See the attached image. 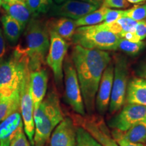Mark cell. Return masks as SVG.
<instances>
[{
	"instance_id": "28",
	"label": "cell",
	"mask_w": 146,
	"mask_h": 146,
	"mask_svg": "<svg viewBox=\"0 0 146 146\" xmlns=\"http://www.w3.org/2000/svg\"><path fill=\"white\" fill-rule=\"evenodd\" d=\"M116 23L119 25L120 27V29L122 31V35L120 37L126 33L128 32H133L135 33V27L137 25V22L133 21L130 18L128 17H123L120 19H118Z\"/></svg>"
},
{
	"instance_id": "8",
	"label": "cell",
	"mask_w": 146,
	"mask_h": 146,
	"mask_svg": "<svg viewBox=\"0 0 146 146\" xmlns=\"http://www.w3.org/2000/svg\"><path fill=\"white\" fill-rule=\"evenodd\" d=\"M72 119L74 125L85 129L102 146H119L110 133L102 116L94 114L88 116L75 114L72 115Z\"/></svg>"
},
{
	"instance_id": "35",
	"label": "cell",
	"mask_w": 146,
	"mask_h": 146,
	"mask_svg": "<svg viewBox=\"0 0 146 146\" xmlns=\"http://www.w3.org/2000/svg\"><path fill=\"white\" fill-rule=\"evenodd\" d=\"M115 140L119 146H146L144 143H131V142L127 141L123 139H116Z\"/></svg>"
},
{
	"instance_id": "30",
	"label": "cell",
	"mask_w": 146,
	"mask_h": 146,
	"mask_svg": "<svg viewBox=\"0 0 146 146\" xmlns=\"http://www.w3.org/2000/svg\"><path fill=\"white\" fill-rule=\"evenodd\" d=\"M123 17H125V10L108 9L104 22L106 24L113 23Z\"/></svg>"
},
{
	"instance_id": "25",
	"label": "cell",
	"mask_w": 146,
	"mask_h": 146,
	"mask_svg": "<svg viewBox=\"0 0 146 146\" xmlns=\"http://www.w3.org/2000/svg\"><path fill=\"white\" fill-rule=\"evenodd\" d=\"M32 14L33 18H37L41 14H46L53 5V0H25Z\"/></svg>"
},
{
	"instance_id": "32",
	"label": "cell",
	"mask_w": 146,
	"mask_h": 146,
	"mask_svg": "<svg viewBox=\"0 0 146 146\" xmlns=\"http://www.w3.org/2000/svg\"><path fill=\"white\" fill-rule=\"evenodd\" d=\"M135 33L138 36L140 41H143L146 38V20L139 21L137 23Z\"/></svg>"
},
{
	"instance_id": "2",
	"label": "cell",
	"mask_w": 146,
	"mask_h": 146,
	"mask_svg": "<svg viewBox=\"0 0 146 146\" xmlns=\"http://www.w3.org/2000/svg\"><path fill=\"white\" fill-rule=\"evenodd\" d=\"M24 32L23 41L16 45V48L27 56L29 70L43 67L50 45V33L46 23L32 18Z\"/></svg>"
},
{
	"instance_id": "16",
	"label": "cell",
	"mask_w": 146,
	"mask_h": 146,
	"mask_svg": "<svg viewBox=\"0 0 146 146\" xmlns=\"http://www.w3.org/2000/svg\"><path fill=\"white\" fill-rule=\"evenodd\" d=\"M21 128H24L21 111L12 113L0 122V146H10L12 138Z\"/></svg>"
},
{
	"instance_id": "34",
	"label": "cell",
	"mask_w": 146,
	"mask_h": 146,
	"mask_svg": "<svg viewBox=\"0 0 146 146\" xmlns=\"http://www.w3.org/2000/svg\"><path fill=\"white\" fill-rule=\"evenodd\" d=\"M5 53H6V45H5V38L0 28V62L4 59Z\"/></svg>"
},
{
	"instance_id": "20",
	"label": "cell",
	"mask_w": 146,
	"mask_h": 146,
	"mask_svg": "<svg viewBox=\"0 0 146 146\" xmlns=\"http://www.w3.org/2000/svg\"><path fill=\"white\" fill-rule=\"evenodd\" d=\"M1 6L5 11L7 15L17 21L25 29L33 18L25 0L18 1L12 3L2 2Z\"/></svg>"
},
{
	"instance_id": "11",
	"label": "cell",
	"mask_w": 146,
	"mask_h": 146,
	"mask_svg": "<svg viewBox=\"0 0 146 146\" xmlns=\"http://www.w3.org/2000/svg\"><path fill=\"white\" fill-rule=\"evenodd\" d=\"M146 120V106L142 105L127 104L120 112L109 121L108 125L113 129L125 131L141 121Z\"/></svg>"
},
{
	"instance_id": "29",
	"label": "cell",
	"mask_w": 146,
	"mask_h": 146,
	"mask_svg": "<svg viewBox=\"0 0 146 146\" xmlns=\"http://www.w3.org/2000/svg\"><path fill=\"white\" fill-rule=\"evenodd\" d=\"M10 146H32L25 134L24 128L18 130L11 141Z\"/></svg>"
},
{
	"instance_id": "5",
	"label": "cell",
	"mask_w": 146,
	"mask_h": 146,
	"mask_svg": "<svg viewBox=\"0 0 146 146\" xmlns=\"http://www.w3.org/2000/svg\"><path fill=\"white\" fill-rule=\"evenodd\" d=\"M120 36L108 30L104 24L80 27L76 29L72 41L75 45L102 51L116 50Z\"/></svg>"
},
{
	"instance_id": "10",
	"label": "cell",
	"mask_w": 146,
	"mask_h": 146,
	"mask_svg": "<svg viewBox=\"0 0 146 146\" xmlns=\"http://www.w3.org/2000/svg\"><path fill=\"white\" fill-rule=\"evenodd\" d=\"M29 68L26 71L20 91V108L23 121L24 131L32 146H34V106L29 85Z\"/></svg>"
},
{
	"instance_id": "33",
	"label": "cell",
	"mask_w": 146,
	"mask_h": 146,
	"mask_svg": "<svg viewBox=\"0 0 146 146\" xmlns=\"http://www.w3.org/2000/svg\"><path fill=\"white\" fill-rule=\"evenodd\" d=\"M135 72L138 77L146 79V58L138 65Z\"/></svg>"
},
{
	"instance_id": "23",
	"label": "cell",
	"mask_w": 146,
	"mask_h": 146,
	"mask_svg": "<svg viewBox=\"0 0 146 146\" xmlns=\"http://www.w3.org/2000/svg\"><path fill=\"white\" fill-rule=\"evenodd\" d=\"M17 111H21L20 93H16L10 98L0 101V122Z\"/></svg>"
},
{
	"instance_id": "22",
	"label": "cell",
	"mask_w": 146,
	"mask_h": 146,
	"mask_svg": "<svg viewBox=\"0 0 146 146\" xmlns=\"http://www.w3.org/2000/svg\"><path fill=\"white\" fill-rule=\"evenodd\" d=\"M108 9V8L104 5H102L94 12H91V13L87 14L86 16L75 21L76 27H80L99 25L104 21L106 14Z\"/></svg>"
},
{
	"instance_id": "3",
	"label": "cell",
	"mask_w": 146,
	"mask_h": 146,
	"mask_svg": "<svg viewBox=\"0 0 146 146\" xmlns=\"http://www.w3.org/2000/svg\"><path fill=\"white\" fill-rule=\"evenodd\" d=\"M34 146H45L53 131L64 118L59 96L56 91H50L33 113Z\"/></svg>"
},
{
	"instance_id": "40",
	"label": "cell",
	"mask_w": 146,
	"mask_h": 146,
	"mask_svg": "<svg viewBox=\"0 0 146 146\" xmlns=\"http://www.w3.org/2000/svg\"><path fill=\"white\" fill-rule=\"evenodd\" d=\"M96 1H98V3H99L100 5H101V4H102V0H96Z\"/></svg>"
},
{
	"instance_id": "7",
	"label": "cell",
	"mask_w": 146,
	"mask_h": 146,
	"mask_svg": "<svg viewBox=\"0 0 146 146\" xmlns=\"http://www.w3.org/2000/svg\"><path fill=\"white\" fill-rule=\"evenodd\" d=\"M63 73L65 84L66 101L76 114L85 116L86 110L77 74L70 56H67L64 62Z\"/></svg>"
},
{
	"instance_id": "14",
	"label": "cell",
	"mask_w": 146,
	"mask_h": 146,
	"mask_svg": "<svg viewBox=\"0 0 146 146\" xmlns=\"http://www.w3.org/2000/svg\"><path fill=\"white\" fill-rule=\"evenodd\" d=\"M50 146H76V126L72 118L65 117L55 128Z\"/></svg>"
},
{
	"instance_id": "41",
	"label": "cell",
	"mask_w": 146,
	"mask_h": 146,
	"mask_svg": "<svg viewBox=\"0 0 146 146\" xmlns=\"http://www.w3.org/2000/svg\"><path fill=\"white\" fill-rule=\"evenodd\" d=\"M1 4H2V0H0V7L1 6Z\"/></svg>"
},
{
	"instance_id": "38",
	"label": "cell",
	"mask_w": 146,
	"mask_h": 146,
	"mask_svg": "<svg viewBox=\"0 0 146 146\" xmlns=\"http://www.w3.org/2000/svg\"><path fill=\"white\" fill-rule=\"evenodd\" d=\"M129 3H132V4H141L145 2L146 0H127Z\"/></svg>"
},
{
	"instance_id": "19",
	"label": "cell",
	"mask_w": 146,
	"mask_h": 146,
	"mask_svg": "<svg viewBox=\"0 0 146 146\" xmlns=\"http://www.w3.org/2000/svg\"><path fill=\"white\" fill-rule=\"evenodd\" d=\"M111 134L114 139H123L131 143H145L146 142V120L137 123L125 131L113 129Z\"/></svg>"
},
{
	"instance_id": "31",
	"label": "cell",
	"mask_w": 146,
	"mask_h": 146,
	"mask_svg": "<svg viewBox=\"0 0 146 146\" xmlns=\"http://www.w3.org/2000/svg\"><path fill=\"white\" fill-rule=\"evenodd\" d=\"M102 4L108 8H126L129 6L127 0H102Z\"/></svg>"
},
{
	"instance_id": "17",
	"label": "cell",
	"mask_w": 146,
	"mask_h": 146,
	"mask_svg": "<svg viewBox=\"0 0 146 146\" xmlns=\"http://www.w3.org/2000/svg\"><path fill=\"white\" fill-rule=\"evenodd\" d=\"M126 102L127 104L146 106V79L134 77L129 80L126 91Z\"/></svg>"
},
{
	"instance_id": "24",
	"label": "cell",
	"mask_w": 146,
	"mask_h": 146,
	"mask_svg": "<svg viewBox=\"0 0 146 146\" xmlns=\"http://www.w3.org/2000/svg\"><path fill=\"white\" fill-rule=\"evenodd\" d=\"M146 46L145 42L140 41L139 42H131L124 38L120 37L118 40L116 50L125 53V54L133 56H137L142 50H144Z\"/></svg>"
},
{
	"instance_id": "39",
	"label": "cell",
	"mask_w": 146,
	"mask_h": 146,
	"mask_svg": "<svg viewBox=\"0 0 146 146\" xmlns=\"http://www.w3.org/2000/svg\"><path fill=\"white\" fill-rule=\"evenodd\" d=\"M18 1H21V0H2V2L5 3H12Z\"/></svg>"
},
{
	"instance_id": "12",
	"label": "cell",
	"mask_w": 146,
	"mask_h": 146,
	"mask_svg": "<svg viewBox=\"0 0 146 146\" xmlns=\"http://www.w3.org/2000/svg\"><path fill=\"white\" fill-rule=\"evenodd\" d=\"M99 8L100 5L94 3L79 0H69L60 4L53 3L48 12L51 16L68 18L76 21Z\"/></svg>"
},
{
	"instance_id": "26",
	"label": "cell",
	"mask_w": 146,
	"mask_h": 146,
	"mask_svg": "<svg viewBox=\"0 0 146 146\" xmlns=\"http://www.w3.org/2000/svg\"><path fill=\"white\" fill-rule=\"evenodd\" d=\"M76 146L102 145L85 129L79 126H76Z\"/></svg>"
},
{
	"instance_id": "13",
	"label": "cell",
	"mask_w": 146,
	"mask_h": 146,
	"mask_svg": "<svg viewBox=\"0 0 146 146\" xmlns=\"http://www.w3.org/2000/svg\"><path fill=\"white\" fill-rule=\"evenodd\" d=\"M114 79V64L112 61L104 71L96 97L95 108L100 115H104L108 110Z\"/></svg>"
},
{
	"instance_id": "1",
	"label": "cell",
	"mask_w": 146,
	"mask_h": 146,
	"mask_svg": "<svg viewBox=\"0 0 146 146\" xmlns=\"http://www.w3.org/2000/svg\"><path fill=\"white\" fill-rule=\"evenodd\" d=\"M71 59L77 74L85 110L92 114L100 80L112 59L106 51L85 48L78 45L73 47Z\"/></svg>"
},
{
	"instance_id": "6",
	"label": "cell",
	"mask_w": 146,
	"mask_h": 146,
	"mask_svg": "<svg viewBox=\"0 0 146 146\" xmlns=\"http://www.w3.org/2000/svg\"><path fill=\"white\" fill-rule=\"evenodd\" d=\"M129 68L127 58L117 54L114 57V79L108 110L111 114L119 111L126 102Z\"/></svg>"
},
{
	"instance_id": "15",
	"label": "cell",
	"mask_w": 146,
	"mask_h": 146,
	"mask_svg": "<svg viewBox=\"0 0 146 146\" xmlns=\"http://www.w3.org/2000/svg\"><path fill=\"white\" fill-rule=\"evenodd\" d=\"M48 74L46 69L43 67L30 71L29 85L31 94L34 110L39 106L46 96Z\"/></svg>"
},
{
	"instance_id": "18",
	"label": "cell",
	"mask_w": 146,
	"mask_h": 146,
	"mask_svg": "<svg viewBox=\"0 0 146 146\" xmlns=\"http://www.w3.org/2000/svg\"><path fill=\"white\" fill-rule=\"evenodd\" d=\"M46 25L49 31L55 32L66 41H72L77 27L74 20L63 17L50 20Z\"/></svg>"
},
{
	"instance_id": "36",
	"label": "cell",
	"mask_w": 146,
	"mask_h": 146,
	"mask_svg": "<svg viewBox=\"0 0 146 146\" xmlns=\"http://www.w3.org/2000/svg\"><path fill=\"white\" fill-rule=\"evenodd\" d=\"M122 38L128 40V41H131V42H139L140 41L139 39L138 38V36L136 35V34L133 32H128L126 33L122 36Z\"/></svg>"
},
{
	"instance_id": "27",
	"label": "cell",
	"mask_w": 146,
	"mask_h": 146,
	"mask_svg": "<svg viewBox=\"0 0 146 146\" xmlns=\"http://www.w3.org/2000/svg\"><path fill=\"white\" fill-rule=\"evenodd\" d=\"M125 17L130 18L137 22L145 20L146 18V3L135 5L129 10H126Z\"/></svg>"
},
{
	"instance_id": "4",
	"label": "cell",
	"mask_w": 146,
	"mask_h": 146,
	"mask_svg": "<svg viewBox=\"0 0 146 146\" xmlns=\"http://www.w3.org/2000/svg\"><path fill=\"white\" fill-rule=\"evenodd\" d=\"M28 69V57L17 48L0 62V101L20 93L24 76Z\"/></svg>"
},
{
	"instance_id": "21",
	"label": "cell",
	"mask_w": 146,
	"mask_h": 146,
	"mask_svg": "<svg viewBox=\"0 0 146 146\" xmlns=\"http://www.w3.org/2000/svg\"><path fill=\"white\" fill-rule=\"evenodd\" d=\"M1 21L6 39L12 45L16 44L25 29L17 21L7 14L1 17Z\"/></svg>"
},
{
	"instance_id": "9",
	"label": "cell",
	"mask_w": 146,
	"mask_h": 146,
	"mask_svg": "<svg viewBox=\"0 0 146 146\" xmlns=\"http://www.w3.org/2000/svg\"><path fill=\"white\" fill-rule=\"evenodd\" d=\"M49 33L50 45L45 59V63L52 70L56 85L60 87L63 81V64L69 43L52 31H49Z\"/></svg>"
},
{
	"instance_id": "37",
	"label": "cell",
	"mask_w": 146,
	"mask_h": 146,
	"mask_svg": "<svg viewBox=\"0 0 146 146\" xmlns=\"http://www.w3.org/2000/svg\"><path fill=\"white\" fill-rule=\"evenodd\" d=\"M69 1V0H54V1L56 3H57V4H60V3H62L64 2V1ZM79 1H86V2H89V3H94V4H97V5H100V3H98V1H96V0H79Z\"/></svg>"
}]
</instances>
